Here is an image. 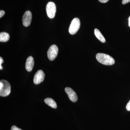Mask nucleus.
<instances>
[{"instance_id": "1", "label": "nucleus", "mask_w": 130, "mask_h": 130, "mask_svg": "<svg viewBox=\"0 0 130 130\" xmlns=\"http://www.w3.org/2000/svg\"><path fill=\"white\" fill-rule=\"evenodd\" d=\"M96 57L98 62L103 64L111 66L115 63V61L112 57L106 54L98 53L96 55Z\"/></svg>"}, {"instance_id": "2", "label": "nucleus", "mask_w": 130, "mask_h": 130, "mask_svg": "<svg viewBox=\"0 0 130 130\" xmlns=\"http://www.w3.org/2000/svg\"><path fill=\"white\" fill-rule=\"evenodd\" d=\"M11 85L8 81L2 79L0 81V96H6L11 93Z\"/></svg>"}, {"instance_id": "3", "label": "nucleus", "mask_w": 130, "mask_h": 130, "mask_svg": "<svg viewBox=\"0 0 130 130\" xmlns=\"http://www.w3.org/2000/svg\"><path fill=\"white\" fill-rule=\"evenodd\" d=\"M80 26V21L78 18H75L71 22L69 28V32L72 35L76 34L79 30Z\"/></svg>"}, {"instance_id": "4", "label": "nucleus", "mask_w": 130, "mask_h": 130, "mask_svg": "<svg viewBox=\"0 0 130 130\" xmlns=\"http://www.w3.org/2000/svg\"><path fill=\"white\" fill-rule=\"evenodd\" d=\"M46 11L49 18H54L56 12V6L55 4L52 2H49L46 6Z\"/></svg>"}, {"instance_id": "5", "label": "nucleus", "mask_w": 130, "mask_h": 130, "mask_svg": "<svg viewBox=\"0 0 130 130\" xmlns=\"http://www.w3.org/2000/svg\"><path fill=\"white\" fill-rule=\"evenodd\" d=\"M58 53V47L55 44L51 45L47 51V57L50 60H53L57 57Z\"/></svg>"}, {"instance_id": "6", "label": "nucleus", "mask_w": 130, "mask_h": 130, "mask_svg": "<svg viewBox=\"0 0 130 130\" xmlns=\"http://www.w3.org/2000/svg\"><path fill=\"white\" fill-rule=\"evenodd\" d=\"M32 17V14L30 11H27L25 13L22 19L23 24L25 26L28 27L30 25Z\"/></svg>"}, {"instance_id": "7", "label": "nucleus", "mask_w": 130, "mask_h": 130, "mask_svg": "<svg viewBox=\"0 0 130 130\" xmlns=\"http://www.w3.org/2000/svg\"><path fill=\"white\" fill-rule=\"evenodd\" d=\"M44 77L45 74L43 71L41 70L38 71L34 76L33 79L34 83L35 84H38L41 83L44 81Z\"/></svg>"}, {"instance_id": "8", "label": "nucleus", "mask_w": 130, "mask_h": 130, "mask_svg": "<svg viewBox=\"0 0 130 130\" xmlns=\"http://www.w3.org/2000/svg\"><path fill=\"white\" fill-rule=\"evenodd\" d=\"M65 92L67 94L69 99L72 102H75L78 100V97L76 92L72 89L67 87L65 89Z\"/></svg>"}, {"instance_id": "9", "label": "nucleus", "mask_w": 130, "mask_h": 130, "mask_svg": "<svg viewBox=\"0 0 130 130\" xmlns=\"http://www.w3.org/2000/svg\"><path fill=\"white\" fill-rule=\"evenodd\" d=\"M34 65V59L32 56H29L26 60L25 64V68L28 72L32 71Z\"/></svg>"}, {"instance_id": "10", "label": "nucleus", "mask_w": 130, "mask_h": 130, "mask_svg": "<svg viewBox=\"0 0 130 130\" xmlns=\"http://www.w3.org/2000/svg\"><path fill=\"white\" fill-rule=\"evenodd\" d=\"M44 101L46 104L51 107L54 108H57V104L56 102L52 98H48L45 99Z\"/></svg>"}, {"instance_id": "11", "label": "nucleus", "mask_w": 130, "mask_h": 130, "mask_svg": "<svg viewBox=\"0 0 130 130\" xmlns=\"http://www.w3.org/2000/svg\"><path fill=\"white\" fill-rule=\"evenodd\" d=\"M94 34L96 37L100 40V41L103 43L105 42L106 40H105V37L103 36L101 32H100V31L98 29H95Z\"/></svg>"}, {"instance_id": "12", "label": "nucleus", "mask_w": 130, "mask_h": 130, "mask_svg": "<svg viewBox=\"0 0 130 130\" xmlns=\"http://www.w3.org/2000/svg\"><path fill=\"white\" fill-rule=\"evenodd\" d=\"M10 36L8 33L5 32L0 33V41L6 42L9 40Z\"/></svg>"}, {"instance_id": "13", "label": "nucleus", "mask_w": 130, "mask_h": 130, "mask_svg": "<svg viewBox=\"0 0 130 130\" xmlns=\"http://www.w3.org/2000/svg\"><path fill=\"white\" fill-rule=\"evenodd\" d=\"M11 130H23L20 128H18L16 126L13 125L12 126Z\"/></svg>"}, {"instance_id": "14", "label": "nucleus", "mask_w": 130, "mask_h": 130, "mask_svg": "<svg viewBox=\"0 0 130 130\" xmlns=\"http://www.w3.org/2000/svg\"><path fill=\"white\" fill-rule=\"evenodd\" d=\"M3 61H4V60H3V58L1 57H0V69H1V70H2L3 69V67L1 65L2 63H3Z\"/></svg>"}, {"instance_id": "15", "label": "nucleus", "mask_w": 130, "mask_h": 130, "mask_svg": "<svg viewBox=\"0 0 130 130\" xmlns=\"http://www.w3.org/2000/svg\"><path fill=\"white\" fill-rule=\"evenodd\" d=\"M126 109L128 111H130V100L126 105Z\"/></svg>"}, {"instance_id": "16", "label": "nucleus", "mask_w": 130, "mask_h": 130, "mask_svg": "<svg viewBox=\"0 0 130 130\" xmlns=\"http://www.w3.org/2000/svg\"><path fill=\"white\" fill-rule=\"evenodd\" d=\"M5 14V11L3 10H1L0 11V18H2Z\"/></svg>"}, {"instance_id": "17", "label": "nucleus", "mask_w": 130, "mask_h": 130, "mask_svg": "<svg viewBox=\"0 0 130 130\" xmlns=\"http://www.w3.org/2000/svg\"><path fill=\"white\" fill-rule=\"evenodd\" d=\"M130 2V0H123L122 3L123 5H125V4H127V3L129 2Z\"/></svg>"}, {"instance_id": "18", "label": "nucleus", "mask_w": 130, "mask_h": 130, "mask_svg": "<svg viewBox=\"0 0 130 130\" xmlns=\"http://www.w3.org/2000/svg\"><path fill=\"white\" fill-rule=\"evenodd\" d=\"M109 0H99V1L102 3H106Z\"/></svg>"}, {"instance_id": "19", "label": "nucleus", "mask_w": 130, "mask_h": 130, "mask_svg": "<svg viewBox=\"0 0 130 130\" xmlns=\"http://www.w3.org/2000/svg\"><path fill=\"white\" fill-rule=\"evenodd\" d=\"M128 25H129V26L130 27V16L129 17V19H128Z\"/></svg>"}]
</instances>
